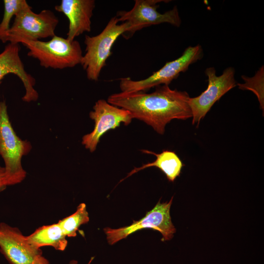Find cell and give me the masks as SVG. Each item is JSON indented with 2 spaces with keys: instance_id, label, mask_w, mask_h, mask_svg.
I'll return each instance as SVG.
<instances>
[{
  "instance_id": "cell-1",
  "label": "cell",
  "mask_w": 264,
  "mask_h": 264,
  "mask_svg": "<svg viewBox=\"0 0 264 264\" xmlns=\"http://www.w3.org/2000/svg\"><path fill=\"white\" fill-rule=\"evenodd\" d=\"M190 96L186 91L172 89L160 85L150 93L144 91L114 93L108 102L128 110L132 118L142 121L160 134L173 119L186 120L192 117Z\"/></svg>"
},
{
  "instance_id": "cell-2",
  "label": "cell",
  "mask_w": 264,
  "mask_h": 264,
  "mask_svg": "<svg viewBox=\"0 0 264 264\" xmlns=\"http://www.w3.org/2000/svg\"><path fill=\"white\" fill-rule=\"evenodd\" d=\"M32 149L30 143L20 138L14 131L4 100H0V155L3 159L7 186L22 182L26 176L22 165V157Z\"/></svg>"
},
{
  "instance_id": "cell-3",
  "label": "cell",
  "mask_w": 264,
  "mask_h": 264,
  "mask_svg": "<svg viewBox=\"0 0 264 264\" xmlns=\"http://www.w3.org/2000/svg\"><path fill=\"white\" fill-rule=\"evenodd\" d=\"M21 43L28 49V56L37 59L46 68L73 67L81 64L83 56L77 41H69L56 35L47 42L23 41Z\"/></svg>"
},
{
  "instance_id": "cell-4",
  "label": "cell",
  "mask_w": 264,
  "mask_h": 264,
  "mask_svg": "<svg viewBox=\"0 0 264 264\" xmlns=\"http://www.w3.org/2000/svg\"><path fill=\"white\" fill-rule=\"evenodd\" d=\"M117 18L110 19L102 31L96 36L86 35L84 43L86 53L83 56L80 65L86 70L88 79L97 81L100 72L111 54L112 46L121 35L130 29L127 22L119 24Z\"/></svg>"
},
{
  "instance_id": "cell-5",
  "label": "cell",
  "mask_w": 264,
  "mask_h": 264,
  "mask_svg": "<svg viewBox=\"0 0 264 264\" xmlns=\"http://www.w3.org/2000/svg\"><path fill=\"white\" fill-rule=\"evenodd\" d=\"M58 22V18L51 10L44 9L36 13L29 5L15 15L4 43L19 44L23 41H36L52 38L55 35Z\"/></svg>"
},
{
  "instance_id": "cell-6",
  "label": "cell",
  "mask_w": 264,
  "mask_h": 264,
  "mask_svg": "<svg viewBox=\"0 0 264 264\" xmlns=\"http://www.w3.org/2000/svg\"><path fill=\"white\" fill-rule=\"evenodd\" d=\"M203 56V49L200 45L189 46L181 56L167 62L163 67L146 79L135 81L130 77L121 78L119 87L121 92H146L161 85L169 86L180 73L187 71L191 65L200 60Z\"/></svg>"
},
{
  "instance_id": "cell-7",
  "label": "cell",
  "mask_w": 264,
  "mask_h": 264,
  "mask_svg": "<svg viewBox=\"0 0 264 264\" xmlns=\"http://www.w3.org/2000/svg\"><path fill=\"white\" fill-rule=\"evenodd\" d=\"M134 4L129 11H119L115 16L119 22H127L130 26L125 38L132 37L135 32L143 28L163 23H168L179 27L181 20L176 6L164 13L158 12L157 3L170 0H135Z\"/></svg>"
},
{
  "instance_id": "cell-8",
  "label": "cell",
  "mask_w": 264,
  "mask_h": 264,
  "mask_svg": "<svg viewBox=\"0 0 264 264\" xmlns=\"http://www.w3.org/2000/svg\"><path fill=\"white\" fill-rule=\"evenodd\" d=\"M173 198V197L169 202L164 203H161L159 199L154 208L146 213L145 217L139 220L133 221L129 226L117 229L105 228L104 231L108 243L112 245L143 228H152L159 232L162 235L161 241L163 242L172 239L176 232L170 214Z\"/></svg>"
},
{
  "instance_id": "cell-9",
  "label": "cell",
  "mask_w": 264,
  "mask_h": 264,
  "mask_svg": "<svg viewBox=\"0 0 264 264\" xmlns=\"http://www.w3.org/2000/svg\"><path fill=\"white\" fill-rule=\"evenodd\" d=\"M208 86L198 96L190 98L189 106L192 114V124L198 127L213 105L229 90L235 87V70L232 67L225 68L221 75L217 76L214 67L207 68Z\"/></svg>"
},
{
  "instance_id": "cell-10",
  "label": "cell",
  "mask_w": 264,
  "mask_h": 264,
  "mask_svg": "<svg viewBox=\"0 0 264 264\" xmlns=\"http://www.w3.org/2000/svg\"><path fill=\"white\" fill-rule=\"evenodd\" d=\"M89 112V117L94 120L93 130L82 137V143L90 152H94L101 137L108 131L118 127L121 123L128 125L132 122L131 113L125 109L115 106L108 101L100 99Z\"/></svg>"
},
{
  "instance_id": "cell-11",
  "label": "cell",
  "mask_w": 264,
  "mask_h": 264,
  "mask_svg": "<svg viewBox=\"0 0 264 264\" xmlns=\"http://www.w3.org/2000/svg\"><path fill=\"white\" fill-rule=\"evenodd\" d=\"M0 251L9 264H32L43 253L28 242L18 228L4 222L0 223Z\"/></svg>"
},
{
  "instance_id": "cell-12",
  "label": "cell",
  "mask_w": 264,
  "mask_h": 264,
  "mask_svg": "<svg viewBox=\"0 0 264 264\" xmlns=\"http://www.w3.org/2000/svg\"><path fill=\"white\" fill-rule=\"evenodd\" d=\"M95 6L94 0H62L55 9L63 13L69 24L67 37L73 41L75 37L91 30V19Z\"/></svg>"
},
{
  "instance_id": "cell-13",
  "label": "cell",
  "mask_w": 264,
  "mask_h": 264,
  "mask_svg": "<svg viewBox=\"0 0 264 264\" xmlns=\"http://www.w3.org/2000/svg\"><path fill=\"white\" fill-rule=\"evenodd\" d=\"M20 50L19 44L9 43L0 53V84L6 75L14 74L21 80L25 88L22 100L26 102L36 101L39 95L34 88L35 80L25 71L20 56Z\"/></svg>"
},
{
  "instance_id": "cell-14",
  "label": "cell",
  "mask_w": 264,
  "mask_h": 264,
  "mask_svg": "<svg viewBox=\"0 0 264 264\" xmlns=\"http://www.w3.org/2000/svg\"><path fill=\"white\" fill-rule=\"evenodd\" d=\"M144 153L152 154L156 156V159L153 162L143 164L140 167L134 168L124 179L133 174L147 168L155 167L159 169L166 176L169 181L174 182L180 175L184 164L178 156L174 152L168 150L163 151L160 154H156L148 150H143Z\"/></svg>"
},
{
  "instance_id": "cell-15",
  "label": "cell",
  "mask_w": 264,
  "mask_h": 264,
  "mask_svg": "<svg viewBox=\"0 0 264 264\" xmlns=\"http://www.w3.org/2000/svg\"><path fill=\"white\" fill-rule=\"evenodd\" d=\"M26 237L28 242L37 248L48 246L63 251L67 245L66 236L58 222L42 226Z\"/></svg>"
},
{
  "instance_id": "cell-16",
  "label": "cell",
  "mask_w": 264,
  "mask_h": 264,
  "mask_svg": "<svg viewBox=\"0 0 264 264\" xmlns=\"http://www.w3.org/2000/svg\"><path fill=\"white\" fill-rule=\"evenodd\" d=\"M89 220L86 205L81 203L73 214L60 220L58 223L66 237H74L77 235L79 227L87 223Z\"/></svg>"
},
{
  "instance_id": "cell-17",
  "label": "cell",
  "mask_w": 264,
  "mask_h": 264,
  "mask_svg": "<svg viewBox=\"0 0 264 264\" xmlns=\"http://www.w3.org/2000/svg\"><path fill=\"white\" fill-rule=\"evenodd\" d=\"M4 14L0 23V40L4 43L5 38L10 26L12 18L29 5L25 0H4Z\"/></svg>"
},
{
  "instance_id": "cell-18",
  "label": "cell",
  "mask_w": 264,
  "mask_h": 264,
  "mask_svg": "<svg viewBox=\"0 0 264 264\" xmlns=\"http://www.w3.org/2000/svg\"><path fill=\"white\" fill-rule=\"evenodd\" d=\"M264 66L257 71L252 77L242 75V78L244 81V84H237L239 88L249 89L253 91L257 96L260 106L264 110Z\"/></svg>"
},
{
  "instance_id": "cell-19",
  "label": "cell",
  "mask_w": 264,
  "mask_h": 264,
  "mask_svg": "<svg viewBox=\"0 0 264 264\" xmlns=\"http://www.w3.org/2000/svg\"><path fill=\"white\" fill-rule=\"evenodd\" d=\"M7 186L5 178L4 167L0 166V193L4 190Z\"/></svg>"
},
{
  "instance_id": "cell-20",
  "label": "cell",
  "mask_w": 264,
  "mask_h": 264,
  "mask_svg": "<svg viewBox=\"0 0 264 264\" xmlns=\"http://www.w3.org/2000/svg\"><path fill=\"white\" fill-rule=\"evenodd\" d=\"M32 264H50L48 260L43 256H37L33 261Z\"/></svg>"
},
{
  "instance_id": "cell-21",
  "label": "cell",
  "mask_w": 264,
  "mask_h": 264,
  "mask_svg": "<svg viewBox=\"0 0 264 264\" xmlns=\"http://www.w3.org/2000/svg\"><path fill=\"white\" fill-rule=\"evenodd\" d=\"M93 258H94L93 257L91 258V260H90V261L89 262L88 264H90L91 262L92 261ZM78 264V262L76 260H71L70 261H69V263L68 264Z\"/></svg>"
}]
</instances>
